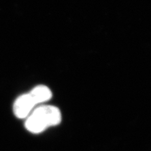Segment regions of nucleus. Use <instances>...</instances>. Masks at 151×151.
Returning a JSON list of instances; mask_svg holds the SVG:
<instances>
[{
    "mask_svg": "<svg viewBox=\"0 0 151 151\" xmlns=\"http://www.w3.org/2000/svg\"><path fill=\"white\" fill-rule=\"evenodd\" d=\"M37 105L29 93L22 94L14 101L13 110L17 118H25L32 112Z\"/></svg>",
    "mask_w": 151,
    "mask_h": 151,
    "instance_id": "obj_2",
    "label": "nucleus"
},
{
    "mask_svg": "<svg viewBox=\"0 0 151 151\" xmlns=\"http://www.w3.org/2000/svg\"><path fill=\"white\" fill-rule=\"evenodd\" d=\"M62 115L60 109L53 106H41L34 109L25 122V127L32 133L42 132L50 126L60 124Z\"/></svg>",
    "mask_w": 151,
    "mask_h": 151,
    "instance_id": "obj_1",
    "label": "nucleus"
},
{
    "mask_svg": "<svg viewBox=\"0 0 151 151\" xmlns=\"http://www.w3.org/2000/svg\"><path fill=\"white\" fill-rule=\"evenodd\" d=\"M29 93L37 105L48 101L52 97L51 90L48 87L44 85H39L35 86Z\"/></svg>",
    "mask_w": 151,
    "mask_h": 151,
    "instance_id": "obj_3",
    "label": "nucleus"
}]
</instances>
